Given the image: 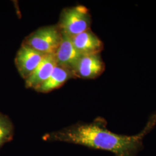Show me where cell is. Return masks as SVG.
<instances>
[{"mask_svg":"<svg viewBox=\"0 0 156 156\" xmlns=\"http://www.w3.org/2000/svg\"><path fill=\"white\" fill-rule=\"evenodd\" d=\"M156 125V112L149 118L140 133L124 135L113 133L102 119L89 123H78L61 130L45 134L47 142H62L81 145L91 149L111 152L115 156H136L143 149L146 135Z\"/></svg>","mask_w":156,"mask_h":156,"instance_id":"1","label":"cell"},{"mask_svg":"<svg viewBox=\"0 0 156 156\" xmlns=\"http://www.w3.org/2000/svg\"><path fill=\"white\" fill-rule=\"evenodd\" d=\"M72 73L66 69L57 66L48 79L35 90L48 93L61 86L72 76Z\"/></svg>","mask_w":156,"mask_h":156,"instance_id":"9","label":"cell"},{"mask_svg":"<svg viewBox=\"0 0 156 156\" xmlns=\"http://www.w3.org/2000/svg\"><path fill=\"white\" fill-rule=\"evenodd\" d=\"M73 45L82 55L100 54L103 49V43L90 30L71 37Z\"/></svg>","mask_w":156,"mask_h":156,"instance_id":"7","label":"cell"},{"mask_svg":"<svg viewBox=\"0 0 156 156\" xmlns=\"http://www.w3.org/2000/svg\"><path fill=\"white\" fill-rule=\"evenodd\" d=\"M62 33L58 26H46L30 35L24 44L44 55H55L61 44Z\"/></svg>","mask_w":156,"mask_h":156,"instance_id":"3","label":"cell"},{"mask_svg":"<svg viewBox=\"0 0 156 156\" xmlns=\"http://www.w3.org/2000/svg\"><path fill=\"white\" fill-rule=\"evenodd\" d=\"M105 70V64L100 54L82 56L74 73V76L84 79L99 76Z\"/></svg>","mask_w":156,"mask_h":156,"instance_id":"6","label":"cell"},{"mask_svg":"<svg viewBox=\"0 0 156 156\" xmlns=\"http://www.w3.org/2000/svg\"><path fill=\"white\" fill-rule=\"evenodd\" d=\"M13 134V126L11 120L0 113V147L11 140Z\"/></svg>","mask_w":156,"mask_h":156,"instance_id":"10","label":"cell"},{"mask_svg":"<svg viewBox=\"0 0 156 156\" xmlns=\"http://www.w3.org/2000/svg\"><path fill=\"white\" fill-rule=\"evenodd\" d=\"M57 66L55 55H46L33 73L25 79L26 87L38 88L50 76Z\"/></svg>","mask_w":156,"mask_h":156,"instance_id":"8","label":"cell"},{"mask_svg":"<svg viewBox=\"0 0 156 156\" xmlns=\"http://www.w3.org/2000/svg\"><path fill=\"white\" fill-rule=\"evenodd\" d=\"M91 22V16L87 8L84 6L77 5L62 12L58 26L62 33L73 37L89 30Z\"/></svg>","mask_w":156,"mask_h":156,"instance_id":"2","label":"cell"},{"mask_svg":"<svg viewBox=\"0 0 156 156\" xmlns=\"http://www.w3.org/2000/svg\"><path fill=\"white\" fill-rule=\"evenodd\" d=\"M55 55L57 66L68 70L74 75L78 62L82 55L73 45L70 37L62 33L61 44Z\"/></svg>","mask_w":156,"mask_h":156,"instance_id":"5","label":"cell"},{"mask_svg":"<svg viewBox=\"0 0 156 156\" xmlns=\"http://www.w3.org/2000/svg\"><path fill=\"white\" fill-rule=\"evenodd\" d=\"M46 55L23 44L15 58V64L22 77L24 79L28 78Z\"/></svg>","mask_w":156,"mask_h":156,"instance_id":"4","label":"cell"}]
</instances>
